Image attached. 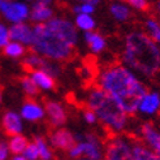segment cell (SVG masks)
Returning a JSON list of instances; mask_svg holds the SVG:
<instances>
[{
    "label": "cell",
    "instance_id": "44dd1931",
    "mask_svg": "<svg viewBox=\"0 0 160 160\" xmlns=\"http://www.w3.org/2000/svg\"><path fill=\"white\" fill-rule=\"evenodd\" d=\"M133 160H160V158L148 147H146L141 141H134Z\"/></svg>",
    "mask_w": 160,
    "mask_h": 160
},
{
    "label": "cell",
    "instance_id": "d6986e66",
    "mask_svg": "<svg viewBox=\"0 0 160 160\" xmlns=\"http://www.w3.org/2000/svg\"><path fill=\"white\" fill-rule=\"evenodd\" d=\"M108 11H109L111 17L116 20L117 22H126L132 17V8L129 7L128 3L113 2L109 4Z\"/></svg>",
    "mask_w": 160,
    "mask_h": 160
},
{
    "label": "cell",
    "instance_id": "7a4b0ae2",
    "mask_svg": "<svg viewBox=\"0 0 160 160\" xmlns=\"http://www.w3.org/2000/svg\"><path fill=\"white\" fill-rule=\"evenodd\" d=\"M98 87L112 97L128 115H134L138 104L148 90L145 82L122 64H112L103 68L97 78Z\"/></svg>",
    "mask_w": 160,
    "mask_h": 160
},
{
    "label": "cell",
    "instance_id": "836d02e7",
    "mask_svg": "<svg viewBox=\"0 0 160 160\" xmlns=\"http://www.w3.org/2000/svg\"><path fill=\"white\" fill-rule=\"evenodd\" d=\"M2 103H3V92L2 89H0V107H2Z\"/></svg>",
    "mask_w": 160,
    "mask_h": 160
},
{
    "label": "cell",
    "instance_id": "4316f807",
    "mask_svg": "<svg viewBox=\"0 0 160 160\" xmlns=\"http://www.w3.org/2000/svg\"><path fill=\"white\" fill-rule=\"evenodd\" d=\"M20 83H21V89H22V91L25 92L28 97L34 98V97H37V95H38L39 90H38V87L35 86V83L33 82V79L30 78L29 74L23 76V77L21 78Z\"/></svg>",
    "mask_w": 160,
    "mask_h": 160
},
{
    "label": "cell",
    "instance_id": "484cf974",
    "mask_svg": "<svg viewBox=\"0 0 160 160\" xmlns=\"http://www.w3.org/2000/svg\"><path fill=\"white\" fill-rule=\"evenodd\" d=\"M145 29L146 34L151 37V39L160 46V21L155 17H148L145 20Z\"/></svg>",
    "mask_w": 160,
    "mask_h": 160
},
{
    "label": "cell",
    "instance_id": "d590c367",
    "mask_svg": "<svg viewBox=\"0 0 160 160\" xmlns=\"http://www.w3.org/2000/svg\"><path fill=\"white\" fill-rule=\"evenodd\" d=\"M3 142V134H2V130H0V143Z\"/></svg>",
    "mask_w": 160,
    "mask_h": 160
},
{
    "label": "cell",
    "instance_id": "83f0119b",
    "mask_svg": "<svg viewBox=\"0 0 160 160\" xmlns=\"http://www.w3.org/2000/svg\"><path fill=\"white\" fill-rule=\"evenodd\" d=\"M11 42V37H9V26L7 25V22L0 21V48L4 47Z\"/></svg>",
    "mask_w": 160,
    "mask_h": 160
},
{
    "label": "cell",
    "instance_id": "5bb4252c",
    "mask_svg": "<svg viewBox=\"0 0 160 160\" xmlns=\"http://www.w3.org/2000/svg\"><path fill=\"white\" fill-rule=\"evenodd\" d=\"M9 37L12 42H17L25 47H31L34 38L33 26L28 22L16 23L9 26Z\"/></svg>",
    "mask_w": 160,
    "mask_h": 160
},
{
    "label": "cell",
    "instance_id": "d4e9b609",
    "mask_svg": "<svg viewBox=\"0 0 160 160\" xmlns=\"http://www.w3.org/2000/svg\"><path fill=\"white\" fill-rule=\"evenodd\" d=\"M3 52L7 58H9V59H23L26 55V47L17 43V42L11 41L3 48Z\"/></svg>",
    "mask_w": 160,
    "mask_h": 160
},
{
    "label": "cell",
    "instance_id": "ac0fdd59",
    "mask_svg": "<svg viewBox=\"0 0 160 160\" xmlns=\"http://www.w3.org/2000/svg\"><path fill=\"white\" fill-rule=\"evenodd\" d=\"M29 76L31 79H33V82L35 83V86L38 87L39 91L41 90L42 91H51L56 86L55 78L43 70H31L29 73Z\"/></svg>",
    "mask_w": 160,
    "mask_h": 160
},
{
    "label": "cell",
    "instance_id": "1f68e13d",
    "mask_svg": "<svg viewBox=\"0 0 160 160\" xmlns=\"http://www.w3.org/2000/svg\"><path fill=\"white\" fill-rule=\"evenodd\" d=\"M11 156V151L8 147V143L5 141H3L0 143V160H8Z\"/></svg>",
    "mask_w": 160,
    "mask_h": 160
},
{
    "label": "cell",
    "instance_id": "277c9868",
    "mask_svg": "<svg viewBox=\"0 0 160 160\" xmlns=\"http://www.w3.org/2000/svg\"><path fill=\"white\" fill-rule=\"evenodd\" d=\"M85 103L86 108L91 109L97 115L98 122H100L108 132L118 135L126 130L129 125V115L100 87H91L86 94Z\"/></svg>",
    "mask_w": 160,
    "mask_h": 160
},
{
    "label": "cell",
    "instance_id": "ffe728a7",
    "mask_svg": "<svg viewBox=\"0 0 160 160\" xmlns=\"http://www.w3.org/2000/svg\"><path fill=\"white\" fill-rule=\"evenodd\" d=\"M73 23L78 31H82L83 34L91 33L97 29V20L94 18V16L89 14H76Z\"/></svg>",
    "mask_w": 160,
    "mask_h": 160
},
{
    "label": "cell",
    "instance_id": "52a82bcc",
    "mask_svg": "<svg viewBox=\"0 0 160 160\" xmlns=\"http://www.w3.org/2000/svg\"><path fill=\"white\" fill-rule=\"evenodd\" d=\"M0 16L11 25L28 22L30 20V5L20 0H0Z\"/></svg>",
    "mask_w": 160,
    "mask_h": 160
},
{
    "label": "cell",
    "instance_id": "7c38bea8",
    "mask_svg": "<svg viewBox=\"0 0 160 160\" xmlns=\"http://www.w3.org/2000/svg\"><path fill=\"white\" fill-rule=\"evenodd\" d=\"M2 128L8 137H13V135L22 134L25 121L22 120L20 112L9 109L5 111L2 116Z\"/></svg>",
    "mask_w": 160,
    "mask_h": 160
},
{
    "label": "cell",
    "instance_id": "f546056e",
    "mask_svg": "<svg viewBox=\"0 0 160 160\" xmlns=\"http://www.w3.org/2000/svg\"><path fill=\"white\" fill-rule=\"evenodd\" d=\"M82 118H83V121L87 124V125H95V124H98V117L97 115L94 113V112L89 108H85L83 112H82Z\"/></svg>",
    "mask_w": 160,
    "mask_h": 160
},
{
    "label": "cell",
    "instance_id": "6da1fadb",
    "mask_svg": "<svg viewBox=\"0 0 160 160\" xmlns=\"http://www.w3.org/2000/svg\"><path fill=\"white\" fill-rule=\"evenodd\" d=\"M31 52L55 62L70 59L79 41V31L65 16H55L47 23L33 25Z\"/></svg>",
    "mask_w": 160,
    "mask_h": 160
},
{
    "label": "cell",
    "instance_id": "e0dca14e",
    "mask_svg": "<svg viewBox=\"0 0 160 160\" xmlns=\"http://www.w3.org/2000/svg\"><path fill=\"white\" fill-rule=\"evenodd\" d=\"M83 41H85V44L87 46V48H89V51L94 55H99L107 48L106 37L97 30L83 34Z\"/></svg>",
    "mask_w": 160,
    "mask_h": 160
},
{
    "label": "cell",
    "instance_id": "f1b7e54d",
    "mask_svg": "<svg viewBox=\"0 0 160 160\" xmlns=\"http://www.w3.org/2000/svg\"><path fill=\"white\" fill-rule=\"evenodd\" d=\"M22 155L26 160H39V152H38V147L35 143L29 142V145L25 148V151L22 152Z\"/></svg>",
    "mask_w": 160,
    "mask_h": 160
},
{
    "label": "cell",
    "instance_id": "5b68a950",
    "mask_svg": "<svg viewBox=\"0 0 160 160\" xmlns=\"http://www.w3.org/2000/svg\"><path fill=\"white\" fill-rule=\"evenodd\" d=\"M76 142L68 151V156L73 160L81 158L91 159V160H103L104 156V147L100 137L95 133H83L74 134Z\"/></svg>",
    "mask_w": 160,
    "mask_h": 160
},
{
    "label": "cell",
    "instance_id": "603a6c76",
    "mask_svg": "<svg viewBox=\"0 0 160 160\" xmlns=\"http://www.w3.org/2000/svg\"><path fill=\"white\" fill-rule=\"evenodd\" d=\"M39 152V160H53V151L50 145V142H47V139L42 135H37L33 141Z\"/></svg>",
    "mask_w": 160,
    "mask_h": 160
},
{
    "label": "cell",
    "instance_id": "e575fe53",
    "mask_svg": "<svg viewBox=\"0 0 160 160\" xmlns=\"http://www.w3.org/2000/svg\"><path fill=\"white\" fill-rule=\"evenodd\" d=\"M156 11H158V13L160 14V2L156 3Z\"/></svg>",
    "mask_w": 160,
    "mask_h": 160
},
{
    "label": "cell",
    "instance_id": "9c48e42d",
    "mask_svg": "<svg viewBox=\"0 0 160 160\" xmlns=\"http://www.w3.org/2000/svg\"><path fill=\"white\" fill-rule=\"evenodd\" d=\"M138 135L143 145L160 158V130L152 122L146 121L138 128Z\"/></svg>",
    "mask_w": 160,
    "mask_h": 160
},
{
    "label": "cell",
    "instance_id": "8fae6325",
    "mask_svg": "<svg viewBox=\"0 0 160 160\" xmlns=\"http://www.w3.org/2000/svg\"><path fill=\"white\" fill-rule=\"evenodd\" d=\"M50 0H38L30 7V20L34 25L47 23L55 17V11Z\"/></svg>",
    "mask_w": 160,
    "mask_h": 160
},
{
    "label": "cell",
    "instance_id": "7402d4cb",
    "mask_svg": "<svg viewBox=\"0 0 160 160\" xmlns=\"http://www.w3.org/2000/svg\"><path fill=\"white\" fill-rule=\"evenodd\" d=\"M7 143H8V147H9L11 154L22 155V152L25 151V148L29 145V139L23 134H18V135L9 137V139L7 141Z\"/></svg>",
    "mask_w": 160,
    "mask_h": 160
},
{
    "label": "cell",
    "instance_id": "4fadbf2b",
    "mask_svg": "<svg viewBox=\"0 0 160 160\" xmlns=\"http://www.w3.org/2000/svg\"><path fill=\"white\" fill-rule=\"evenodd\" d=\"M20 115L23 121L26 122H39L46 117L44 106L34 99H29L22 103L20 108Z\"/></svg>",
    "mask_w": 160,
    "mask_h": 160
},
{
    "label": "cell",
    "instance_id": "2e32d148",
    "mask_svg": "<svg viewBox=\"0 0 160 160\" xmlns=\"http://www.w3.org/2000/svg\"><path fill=\"white\" fill-rule=\"evenodd\" d=\"M160 111V94L158 91H147L142 97L137 113H141L142 116L152 117L159 113Z\"/></svg>",
    "mask_w": 160,
    "mask_h": 160
},
{
    "label": "cell",
    "instance_id": "8d00e7d4",
    "mask_svg": "<svg viewBox=\"0 0 160 160\" xmlns=\"http://www.w3.org/2000/svg\"><path fill=\"white\" fill-rule=\"evenodd\" d=\"M78 160H91V159H86V158H81V159H78Z\"/></svg>",
    "mask_w": 160,
    "mask_h": 160
},
{
    "label": "cell",
    "instance_id": "d6a6232c",
    "mask_svg": "<svg viewBox=\"0 0 160 160\" xmlns=\"http://www.w3.org/2000/svg\"><path fill=\"white\" fill-rule=\"evenodd\" d=\"M11 160H26V159L23 158V155H13L11 158Z\"/></svg>",
    "mask_w": 160,
    "mask_h": 160
},
{
    "label": "cell",
    "instance_id": "cb8c5ba5",
    "mask_svg": "<svg viewBox=\"0 0 160 160\" xmlns=\"http://www.w3.org/2000/svg\"><path fill=\"white\" fill-rule=\"evenodd\" d=\"M100 2L99 0H83V2H79L76 5H73L72 8V12L74 14H89L92 16L97 11V5Z\"/></svg>",
    "mask_w": 160,
    "mask_h": 160
},
{
    "label": "cell",
    "instance_id": "ba28073f",
    "mask_svg": "<svg viewBox=\"0 0 160 160\" xmlns=\"http://www.w3.org/2000/svg\"><path fill=\"white\" fill-rule=\"evenodd\" d=\"M22 62H23V67L29 69L30 72L31 70H43L46 73H48L50 76H52L55 79L61 74V68L59 65V62L44 59L34 52L26 53L25 58L22 59Z\"/></svg>",
    "mask_w": 160,
    "mask_h": 160
},
{
    "label": "cell",
    "instance_id": "8992f818",
    "mask_svg": "<svg viewBox=\"0 0 160 160\" xmlns=\"http://www.w3.org/2000/svg\"><path fill=\"white\" fill-rule=\"evenodd\" d=\"M134 141L128 135H113L104 147L103 160H133Z\"/></svg>",
    "mask_w": 160,
    "mask_h": 160
},
{
    "label": "cell",
    "instance_id": "4dcf8cb0",
    "mask_svg": "<svg viewBox=\"0 0 160 160\" xmlns=\"http://www.w3.org/2000/svg\"><path fill=\"white\" fill-rule=\"evenodd\" d=\"M128 4H129L130 8L137 9V11H146L148 8V3L146 0H129Z\"/></svg>",
    "mask_w": 160,
    "mask_h": 160
},
{
    "label": "cell",
    "instance_id": "3957f363",
    "mask_svg": "<svg viewBox=\"0 0 160 160\" xmlns=\"http://www.w3.org/2000/svg\"><path fill=\"white\" fill-rule=\"evenodd\" d=\"M121 61L138 77H154L160 70V46L146 31H130L124 39Z\"/></svg>",
    "mask_w": 160,
    "mask_h": 160
},
{
    "label": "cell",
    "instance_id": "30bf717a",
    "mask_svg": "<svg viewBox=\"0 0 160 160\" xmlns=\"http://www.w3.org/2000/svg\"><path fill=\"white\" fill-rule=\"evenodd\" d=\"M44 112L51 126L55 129L64 128L68 120V111L62 103L58 100H47L44 103Z\"/></svg>",
    "mask_w": 160,
    "mask_h": 160
},
{
    "label": "cell",
    "instance_id": "9a60e30c",
    "mask_svg": "<svg viewBox=\"0 0 160 160\" xmlns=\"http://www.w3.org/2000/svg\"><path fill=\"white\" fill-rule=\"evenodd\" d=\"M76 142V135L72 133L67 128H60V129H55L50 134V145L53 148L68 151L70 147L74 145Z\"/></svg>",
    "mask_w": 160,
    "mask_h": 160
}]
</instances>
